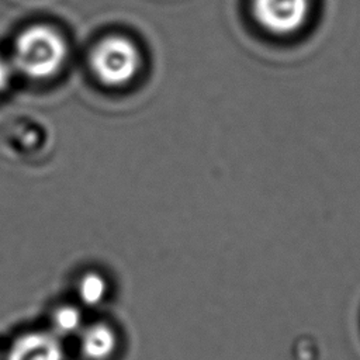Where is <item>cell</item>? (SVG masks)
Instances as JSON below:
<instances>
[{"instance_id":"1","label":"cell","mask_w":360,"mask_h":360,"mask_svg":"<svg viewBox=\"0 0 360 360\" xmlns=\"http://www.w3.org/2000/svg\"><path fill=\"white\" fill-rule=\"evenodd\" d=\"M66 59L68 44L62 34L49 25L35 24L18 34L10 60L21 75L44 80L58 75Z\"/></svg>"},{"instance_id":"2","label":"cell","mask_w":360,"mask_h":360,"mask_svg":"<svg viewBox=\"0 0 360 360\" xmlns=\"http://www.w3.org/2000/svg\"><path fill=\"white\" fill-rule=\"evenodd\" d=\"M91 69L98 80L107 86L128 84L141 69V52L128 38L111 35L101 39L93 49Z\"/></svg>"},{"instance_id":"3","label":"cell","mask_w":360,"mask_h":360,"mask_svg":"<svg viewBox=\"0 0 360 360\" xmlns=\"http://www.w3.org/2000/svg\"><path fill=\"white\" fill-rule=\"evenodd\" d=\"M256 25L273 37L297 34L308 22L312 0H249Z\"/></svg>"},{"instance_id":"4","label":"cell","mask_w":360,"mask_h":360,"mask_svg":"<svg viewBox=\"0 0 360 360\" xmlns=\"http://www.w3.org/2000/svg\"><path fill=\"white\" fill-rule=\"evenodd\" d=\"M68 342L46 326L24 329L4 345V360H69Z\"/></svg>"},{"instance_id":"5","label":"cell","mask_w":360,"mask_h":360,"mask_svg":"<svg viewBox=\"0 0 360 360\" xmlns=\"http://www.w3.org/2000/svg\"><path fill=\"white\" fill-rule=\"evenodd\" d=\"M73 343L82 360H114L121 349V333L105 318L87 319Z\"/></svg>"},{"instance_id":"6","label":"cell","mask_w":360,"mask_h":360,"mask_svg":"<svg viewBox=\"0 0 360 360\" xmlns=\"http://www.w3.org/2000/svg\"><path fill=\"white\" fill-rule=\"evenodd\" d=\"M72 290V298L86 311H91L100 308L108 301L112 284L105 271L97 267H87L76 274Z\"/></svg>"},{"instance_id":"7","label":"cell","mask_w":360,"mask_h":360,"mask_svg":"<svg viewBox=\"0 0 360 360\" xmlns=\"http://www.w3.org/2000/svg\"><path fill=\"white\" fill-rule=\"evenodd\" d=\"M87 319V311L70 298L51 305L45 326L65 342H69L77 336Z\"/></svg>"},{"instance_id":"8","label":"cell","mask_w":360,"mask_h":360,"mask_svg":"<svg viewBox=\"0 0 360 360\" xmlns=\"http://www.w3.org/2000/svg\"><path fill=\"white\" fill-rule=\"evenodd\" d=\"M14 72L15 70L11 60L0 55V94L8 89Z\"/></svg>"},{"instance_id":"9","label":"cell","mask_w":360,"mask_h":360,"mask_svg":"<svg viewBox=\"0 0 360 360\" xmlns=\"http://www.w3.org/2000/svg\"><path fill=\"white\" fill-rule=\"evenodd\" d=\"M0 360H4V345L0 342Z\"/></svg>"}]
</instances>
